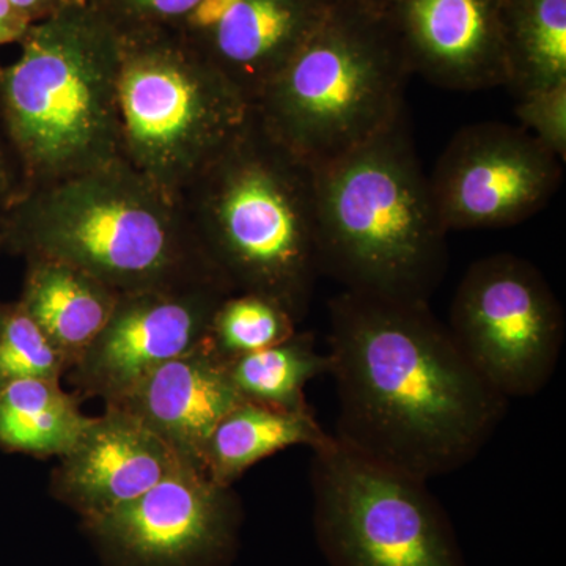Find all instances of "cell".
<instances>
[{
    "label": "cell",
    "instance_id": "obj_1",
    "mask_svg": "<svg viewBox=\"0 0 566 566\" xmlns=\"http://www.w3.org/2000/svg\"><path fill=\"white\" fill-rule=\"evenodd\" d=\"M327 308L337 441L424 482L471 463L509 400L476 374L430 305L344 290Z\"/></svg>",
    "mask_w": 566,
    "mask_h": 566
},
{
    "label": "cell",
    "instance_id": "obj_2",
    "mask_svg": "<svg viewBox=\"0 0 566 566\" xmlns=\"http://www.w3.org/2000/svg\"><path fill=\"white\" fill-rule=\"evenodd\" d=\"M3 252L80 268L118 293L221 286L180 203L125 159L21 193L0 210Z\"/></svg>",
    "mask_w": 566,
    "mask_h": 566
},
{
    "label": "cell",
    "instance_id": "obj_3",
    "mask_svg": "<svg viewBox=\"0 0 566 566\" xmlns=\"http://www.w3.org/2000/svg\"><path fill=\"white\" fill-rule=\"evenodd\" d=\"M178 203L233 293L262 294L303 322L322 275L315 170L268 134L253 107Z\"/></svg>",
    "mask_w": 566,
    "mask_h": 566
},
{
    "label": "cell",
    "instance_id": "obj_4",
    "mask_svg": "<svg viewBox=\"0 0 566 566\" xmlns=\"http://www.w3.org/2000/svg\"><path fill=\"white\" fill-rule=\"evenodd\" d=\"M319 271L345 292L430 303L449 245L406 112L354 150L314 167Z\"/></svg>",
    "mask_w": 566,
    "mask_h": 566
},
{
    "label": "cell",
    "instance_id": "obj_5",
    "mask_svg": "<svg viewBox=\"0 0 566 566\" xmlns=\"http://www.w3.org/2000/svg\"><path fill=\"white\" fill-rule=\"evenodd\" d=\"M0 66V120L22 192L122 158V33L106 11L73 2L35 22Z\"/></svg>",
    "mask_w": 566,
    "mask_h": 566
},
{
    "label": "cell",
    "instance_id": "obj_6",
    "mask_svg": "<svg viewBox=\"0 0 566 566\" xmlns=\"http://www.w3.org/2000/svg\"><path fill=\"white\" fill-rule=\"evenodd\" d=\"M411 76L385 14L333 2L252 107L274 140L316 167L397 122Z\"/></svg>",
    "mask_w": 566,
    "mask_h": 566
},
{
    "label": "cell",
    "instance_id": "obj_7",
    "mask_svg": "<svg viewBox=\"0 0 566 566\" xmlns=\"http://www.w3.org/2000/svg\"><path fill=\"white\" fill-rule=\"evenodd\" d=\"M122 158L178 202L252 103L178 29L122 33Z\"/></svg>",
    "mask_w": 566,
    "mask_h": 566
},
{
    "label": "cell",
    "instance_id": "obj_8",
    "mask_svg": "<svg viewBox=\"0 0 566 566\" xmlns=\"http://www.w3.org/2000/svg\"><path fill=\"white\" fill-rule=\"evenodd\" d=\"M311 465L316 536L334 566H464L428 482L329 436Z\"/></svg>",
    "mask_w": 566,
    "mask_h": 566
},
{
    "label": "cell",
    "instance_id": "obj_9",
    "mask_svg": "<svg viewBox=\"0 0 566 566\" xmlns=\"http://www.w3.org/2000/svg\"><path fill=\"white\" fill-rule=\"evenodd\" d=\"M476 374L495 392L526 398L556 374L565 314L542 271L513 253H494L465 271L447 326Z\"/></svg>",
    "mask_w": 566,
    "mask_h": 566
},
{
    "label": "cell",
    "instance_id": "obj_10",
    "mask_svg": "<svg viewBox=\"0 0 566 566\" xmlns=\"http://www.w3.org/2000/svg\"><path fill=\"white\" fill-rule=\"evenodd\" d=\"M564 164L523 126L476 123L452 137L428 181L447 232L502 229L551 202Z\"/></svg>",
    "mask_w": 566,
    "mask_h": 566
},
{
    "label": "cell",
    "instance_id": "obj_11",
    "mask_svg": "<svg viewBox=\"0 0 566 566\" xmlns=\"http://www.w3.org/2000/svg\"><path fill=\"white\" fill-rule=\"evenodd\" d=\"M240 499L180 463L147 493L84 524L106 566H223L234 556Z\"/></svg>",
    "mask_w": 566,
    "mask_h": 566
},
{
    "label": "cell",
    "instance_id": "obj_12",
    "mask_svg": "<svg viewBox=\"0 0 566 566\" xmlns=\"http://www.w3.org/2000/svg\"><path fill=\"white\" fill-rule=\"evenodd\" d=\"M221 286L122 293L109 322L69 371L81 400L112 405L156 368L208 340Z\"/></svg>",
    "mask_w": 566,
    "mask_h": 566
},
{
    "label": "cell",
    "instance_id": "obj_13",
    "mask_svg": "<svg viewBox=\"0 0 566 566\" xmlns=\"http://www.w3.org/2000/svg\"><path fill=\"white\" fill-rule=\"evenodd\" d=\"M502 0H387L412 74L455 92L506 87Z\"/></svg>",
    "mask_w": 566,
    "mask_h": 566
},
{
    "label": "cell",
    "instance_id": "obj_14",
    "mask_svg": "<svg viewBox=\"0 0 566 566\" xmlns=\"http://www.w3.org/2000/svg\"><path fill=\"white\" fill-rule=\"evenodd\" d=\"M331 6V0H203L178 31L253 104Z\"/></svg>",
    "mask_w": 566,
    "mask_h": 566
},
{
    "label": "cell",
    "instance_id": "obj_15",
    "mask_svg": "<svg viewBox=\"0 0 566 566\" xmlns=\"http://www.w3.org/2000/svg\"><path fill=\"white\" fill-rule=\"evenodd\" d=\"M182 463L161 438L125 409L106 405L52 471V497L82 524L109 515L147 493Z\"/></svg>",
    "mask_w": 566,
    "mask_h": 566
},
{
    "label": "cell",
    "instance_id": "obj_16",
    "mask_svg": "<svg viewBox=\"0 0 566 566\" xmlns=\"http://www.w3.org/2000/svg\"><path fill=\"white\" fill-rule=\"evenodd\" d=\"M241 401L226 360L207 340L156 368L112 406L125 409L150 428L182 463L203 471L212 430Z\"/></svg>",
    "mask_w": 566,
    "mask_h": 566
},
{
    "label": "cell",
    "instance_id": "obj_17",
    "mask_svg": "<svg viewBox=\"0 0 566 566\" xmlns=\"http://www.w3.org/2000/svg\"><path fill=\"white\" fill-rule=\"evenodd\" d=\"M18 303L55 346L69 368L81 359L109 322L120 293L59 260L25 259Z\"/></svg>",
    "mask_w": 566,
    "mask_h": 566
},
{
    "label": "cell",
    "instance_id": "obj_18",
    "mask_svg": "<svg viewBox=\"0 0 566 566\" xmlns=\"http://www.w3.org/2000/svg\"><path fill=\"white\" fill-rule=\"evenodd\" d=\"M312 409L289 411L241 401L222 417L208 439L203 471L212 482L233 486L256 463L290 447L322 446L329 439Z\"/></svg>",
    "mask_w": 566,
    "mask_h": 566
},
{
    "label": "cell",
    "instance_id": "obj_19",
    "mask_svg": "<svg viewBox=\"0 0 566 566\" xmlns=\"http://www.w3.org/2000/svg\"><path fill=\"white\" fill-rule=\"evenodd\" d=\"M95 417L61 381L24 378L0 386V450L35 458H61L73 449Z\"/></svg>",
    "mask_w": 566,
    "mask_h": 566
},
{
    "label": "cell",
    "instance_id": "obj_20",
    "mask_svg": "<svg viewBox=\"0 0 566 566\" xmlns=\"http://www.w3.org/2000/svg\"><path fill=\"white\" fill-rule=\"evenodd\" d=\"M509 82L516 96L566 81V0H502Z\"/></svg>",
    "mask_w": 566,
    "mask_h": 566
},
{
    "label": "cell",
    "instance_id": "obj_21",
    "mask_svg": "<svg viewBox=\"0 0 566 566\" xmlns=\"http://www.w3.org/2000/svg\"><path fill=\"white\" fill-rule=\"evenodd\" d=\"M227 368L244 401L304 411L311 408L305 387L319 375L329 374V357L316 349L314 334L297 331L281 344L230 360Z\"/></svg>",
    "mask_w": 566,
    "mask_h": 566
},
{
    "label": "cell",
    "instance_id": "obj_22",
    "mask_svg": "<svg viewBox=\"0 0 566 566\" xmlns=\"http://www.w3.org/2000/svg\"><path fill=\"white\" fill-rule=\"evenodd\" d=\"M297 323L281 304L255 293L223 297L212 315L208 345L226 363L281 344Z\"/></svg>",
    "mask_w": 566,
    "mask_h": 566
},
{
    "label": "cell",
    "instance_id": "obj_23",
    "mask_svg": "<svg viewBox=\"0 0 566 566\" xmlns=\"http://www.w3.org/2000/svg\"><path fill=\"white\" fill-rule=\"evenodd\" d=\"M66 360L18 301H0V386L24 378L61 381Z\"/></svg>",
    "mask_w": 566,
    "mask_h": 566
},
{
    "label": "cell",
    "instance_id": "obj_24",
    "mask_svg": "<svg viewBox=\"0 0 566 566\" xmlns=\"http://www.w3.org/2000/svg\"><path fill=\"white\" fill-rule=\"evenodd\" d=\"M521 126L566 161V81L517 96Z\"/></svg>",
    "mask_w": 566,
    "mask_h": 566
},
{
    "label": "cell",
    "instance_id": "obj_25",
    "mask_svg": "<svg viewBox=\"0 0 566 566\" xmlns=\"http://www.w3.org/2000/svg\"><path fill=\"white\" fill-rule=\"evenodd\" d=\"M203 0H104L102 9L120 33L180 29Z\"/></svg>",
    "mask_w": 566,
    "mask_h": 566
},
{
    "label": "cell",
    "instance_id": "obj_26",
    "mask_svg": "<svg viewBox=\"0 0 566 566\" xmlns=\"http://www.w3.org/2000/svg\"><path fill=\"white\" fill-rule=\"evenodd\" d=\"M21 192L20 167H18L2 120H0V210L14 202Z\"/></svg>",
    "mask_w": 566,
    "mask_h": 566
},
{
    "label": "cell",
    "instance_id": "obj_27",
    "mask_svg": "<svg viewBox=\"0 0 566 566\" xmlns=\"http://www.w3.org/2000/svg\"><path fill=\"white\" fill-rule=\"evenodd\" d=\"M73 2H81V0H9L10 6L31 24L48 20Z\"/></svg>",
    "mask_w": 566,
    "mask_h": 566
},
{
    "label": "cell",
    "instance_id": "obj_28",
    "mask_svg": "<svg viewBox=\"0 0 566 566\" xmlns=\"http://www.w3.org/2000/svg\"><path fill=\"white\" fill-rule=\"evenodd\" d=\"M31 25V22L10 6L9 0H0V46L11 43L20 44Z\"/></svg>",
    "mask_w": 566,
    "mask_h": 566
},
{
    "label": "cell",
    "instance_id": "obj_29",
    "mask_svg": "<svg viewBox=\"0 0 566 566\" xmlns=\"http://www.w3.org/2000/svg\"><path fill=\"white\" fill-rule=\"evenodd\" d=\"M331 2L345 3V6L360 7V9H367L382 13L387 0H331Z\"/></svg>",
    "mask_w": 566,
    "mask_h": 566
},
{
    "label": "cell",
    "instance_id": "obj_30",
    "mask_svg": "<svg viewBox=\"0 0 566 566\" xmlns=\"http://www.w3.org/2000/svg\"><path fill=\"white\" fill-rule=\"evenodd\" d=\"M81 2L93 3V6L102 7V3L104 2V0H81Z\"/></svg>",
    "mask_w": 566,
    "mask_h": 566
},
{
    "label": "cell",
    "instance_id": "obj_31",
    "mask_svg": "<svg viewBox=\"0 0 566 566\" xmlns=\"http://www.w3.org/2000/svg\"><path fill=\"white\" fill-rule=\"evenodd\" d=\"M3 252L2 233H0V253Z\"/></svg>",
    "mask_w": 566,
    "mask_h": 566
}]
</instances>
